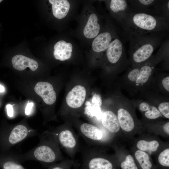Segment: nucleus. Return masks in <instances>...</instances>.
<instances>
[{
  "instance_id": "obj_1",
  "label": "nucleus",
  "mask_w": 169,
  "mask_h": 169,
  "mask_svg": "<svg viewBox=\"0 0 169 169\" xmlns=\"http://www.w3.org/2000/svg\"><path fill=\"white\" fill-rule=\"evenodd\" d=\"M39 137V143L33 148L24 153H15L16 156L22 163L27 161H36L48 167L65 159L51 130L44 131Z\"/></svg>"
},
{
  "instance_id": "obj_2",
  "label": "nucleus",
  "mask_w": 169,
  "mask_h": 169,
  "mask_svg": "<svg viewBox=\"0 0 169 169\" xmlns=\"http://www.w3.org/2000/svg\"><path fill=\"white\" fill-rule=\"evenodd\" d=\"M168 50V44L165 43L156 55L138 65L131 67L124 77L125 82L129 88L134 92L145 90L151 82L157 65L166 56Z\"/></svg>"
},
{
  "instance_id": "obj_3",
  "label": "nucleus",
  "mask_w": 169,
  "mask_h": 169,
  "mask_svg": "<svg viewBox=\"0 0 169 169\" xmlns=\"http://www.w3.org/2000/svg\"><path fill=\"white\" fill-rule=\"evenodd\" d=\"M130 42V62L131 67L138 65L148 60L162 39L161 32L141 33L124 32Z\"/></svg>"
},
{
  "instance_id": "obj_4",
  "label": "nucleus",
  "mask_w": 169,
  "mask_h": 169,
  "mask_svg": "<svg viewBox=\"0 0 169 169\" xmlns=\"http://www.w3.org/2000/svg\"><path fill=\"white\" fill-rule=\"evenodd\" d=\"M169 19L144 13H131L122 28L124 32L141 33L161 32L169 29Z\"/></svg>"
},
{
  "instance_id": "obj_5",
  "label": "nucleus",
  "mask_w": 169,
  "mask_h": 169,
  "mask_svg": "<svg viewBox=\"0 0 169 169\" xmlns=\"http://www.w3.org/2000/svg\"><path fill=\"white\" fill-rule=\"evenodd\" d=\"M61 149L70 157L74 159L80 150L79 135L72 127L66 124L50 130Z\"/></svg>"
},
{
  "instance_id": "obj_6",
  "label": "nucleus",
  "mask_w": 169,
  "mask_h": 169,
  "mask_svg": "<svg viewBox=\"0 0 169 169\" xmlns=\"http://www.w3.org/2000/svg\"><path fill=\"white\" fill-rule=\"evenodd\" d=\"M82 169H114L113 163L101 155L95 147L90 146L81 149Z\"/></svg>"
},
{
  "instance_id": "obj_7",
  "label": "nucleus",
  "mask_w": 169,
  "mask_h": 169,
  "mask_svg": "<svg viewBox=\"0 0 169 169\" xmlns=\"http://www.w3.org/2000/svg\"><path fill=\"white\" fill-rule=\"evenodd\" d=\"M106 54L108 61L118 66L120 70L128 64L123 42L117 35L110 44L106 50Z\"/></svg>"
},
{
  "instance_id": "obj_8",
  "label": "nucleus",
  "mask_w": 169,
  "mask_h": 169,
  "mask_svg": "<svg viewBox=\"0 0 169 169\" xmlns=\"http://www.w3.org/2000/svg\"><path fill=\"white\" fill-rule=\"evenodd\" d=\"M74 125L79 135L90 146H95L103 140L104 132L97 126L87 123Z\"/></svg>"
},
{
  "instance_id": "obj_9",
  "label": "nucleus",
  "mask_w": 169,
  "mask_h": 169,
  "mask_svg": "<svg viewBox=\"0 0 169 169\" xmlns=\"http://www.w3.org/2000/svg\"><path fill=\"white\" fill-rule=\"evenodd\" d=\"M110 8L115 15L116 18L122 27L129 15L133 11L128 2L125 0L110 1Z\"/></svg>"
},
{
  "instance_id": "obj_10",
  "label": "nucleus",
  "mask_w": 169,
  "mask_h": 169,
  "mask_svg": "<svg viewBox=\"0 0 169 169\" xmlns=\"http://www.w3.org/2000/svg\"><path fill=\"white\" fill-rule=\"evenodd\" d=\"M85 88L81 85H77L73 87L68 93L66 98L68 105L72 109H77L84 103L86 96Z\"/></svg>"
},
{
  "instance_id": "obj_11",
  "label": "nucleus",
  "mask_w": 169,
  "mask_h": 169,
  "mask_svg": "<svg viewBox=\"0 0 169 169\" xmlns=\"http://www.w3.org/2000/svg\"><path fill=\"white\" fill-rule=\"evenodd\" d=\"M34 90L46 104L51 105L55 101L56 93L52 85L50 83L46 82H38L35 85Z\"/></svg>"
},
{
  "instance_id": "obj_12",
  "label": "nucleus",
  "mask_w": 169,
  "mask_h": 169,
  "mask_svg": "<svg viewBox=\"0 0 169 169\" xmlns=\"http://www.w3.org/2000/svg\"><path fill=\"white\" fill-rule=\"evenodd\" d=\"M128 1L133 13H144L155 15L158 1L139 0Z\"/></svg>"
},
{
  "instance_id": "obj_13",
  "label": "nucleus",
  "mask_w": 169,
  "mask_h": 169,
  "mask_svg": "<svg viewBox=\"0 0 169 169\" xmlns=\"http://www.w3.org/2000/svg\"><path fill=\"white\" fill-rule=\"evenodd\" d=\"M92 104L86 102L84 113L86 116L91 119L100 120L103 112L101 109L102 102L99 95H94L92 98Z\"/></svg>"
},
{
  "instance_id": "obj_14",
  "label": "nucleus",
  "mask_w": 169,
  "mask_h": 169,
  "mask_svg": "<svg viewBox=\"0 0 169 169\" xmlns=\"http://www.w3.org/2000/svg\"><path fill=\"white\" fill-rule=\"evenodd\" d=\"M100 121L103 127L111 133H116L120 129L117 115L111 110H108L103 112Z\"/></svg>"
},
{
  "instance_id": "obj_15",
  "label": "nucleus",
  "mask_w": 169,
  "mask_h": 169,
  "mask_svg": "<svg viewBox=\"0 0 169 169\" xmlns=\"http://www.w3.org/2000/svg\"><path fill=\"white\" fill-rule=\"evenodd\" d=\"M112 33L108 31L103 32L96 36L92 43L93 51L101 53L106 50L113 39Z\"/></svg>"
},
{
  "instance_id": "obj_16",
  "label": "nucleus",
  "mask_w": 169,
  "mask_h": 169,
  "mask_svg": "<svg viewBox=\"0 0 169 169\" xmlns=\"http://www.w3.org/2000/svg\"><path fill=\"white\" fill-rule=\"evenodd\" d=\"M116 115L120 126L123 131L129 132L134 129L135 126L134 120L128 110L123 107H120L117 110Z\"/></svg>"
},
{
  "instance_id": "obj_17",
  "label": "nucleus",
  "mask_w": 169,
  "mask_h": 169,
  "mask_svg": "<svg viewBox=\"0 0 169 169\" xmlns=\"http://www.w3.org/2000/svg\"><path fill=\"white\" fill-rule=\"evenodd\" d=\"M72 49L71 43L64 40L59 41L54 45V56L56 59L60 61L68 60L71 56Z\"/></svg>"
},
{
  "instance_id": "obj_18",
  "label": "nucleus",
  "mask_w": 169,
  "mask_h": 169,
  "mask_svg": "<svg viewBox=\"0 0 169 169\" xmlns=\"http://www.w3.org/2000/svg\"><path fill=\"white\" fill-rule=\"evenodd\" d=\"M12 62L14 68L19 71L23 70L28 67L31 70L34 71L38 69V66L36 61L21 54L13 56Z\"/></svg>"
},
{
  "instance_id": "obj_19",
  "label": "nucleus",
  "mask_w": 169,
  "mask_h": 169,
  "mask_svg": "<svg viewBox=\"0 0 169 169\" xmlns=\"http://www.w3.org/2000/svg\"><path fill=\"white\" fill-rule=\"evenodd\" d=\"M98 21V18L96 14L94 13L91 14L83 30L84 34L86 38H93L99 34L100 26Z\"/></svg>"
},
{
  "instance_id": "obj_20",
  "label": "nucleus",
  "mask_w": 169,
  "mask_h": 169,
  "mask_svg": "<svg viewBox=\"0 0 169 169\" xmlns=\"http://www.w3.org/2000/svg\"><path fill=\"white\" fill-rule=\"evenodd\" d=\"M49 2L52 4L53 14L55 18L61 19L67 15L70 7L68 0H49Z\"/></svg>"
},
{
  "instance_id": "obj_21",
  "label": "nucleus",
  "mask_w": 169,
  "mask_h": 169,
  "mask_svg": "<svg viewBox=\"0 0 169 169\" xmlns=\"http://www.w3.org/2000/svg\"><path fill=\"white\" fill-rule=\"evenodd\" d=\"M139 102V109L140 111L144 113L146 118L154 120L161 116V114L156 107L151 104L149 102L143 100Z\"/></svg>"
},
{
  "instance_id": "obj_22",
  "label": "nucleus",
  "mask_w": 169,
  "mask_h": 169,
  "mask_svg": "<svg viewBox=\"0 0 169 169\" xmlns=\"http://www.w3.org/2000/svg\"><path fill=\"white\" fill-rule=\"evenodd\" d=\"M0 167L2 169H27L16 157L14 152L0 159Z\"/></svg>"
},
{
  "instance_id": "obj_23",
  "label": "nucleus",
  "mask_w": 169,
  "mask_h": 169,
  "mask_svg": "<svg viewBox=\"0 0 169 169\" xmlns=\"http://www.w3.org/2000/svg\"><path fill=\"white\" fill-rule=\"evenodd\" d=\"M79 165L77 161L65 159L49 166L47 169H78Z\"/></svg>"
},
{
  "instance_id": "obj_24",
  "label": "nucleus",
  "mask_w": 169,
  "mask_h": 169,
  "mask_svg": "<svg viewBox=\"0 0 169 169\" xmlns=\"http://www.w3.org/2000/svg\"><path fill=\"white\" fill-rule=\"evenodd\" d=\"M135 156L142 169H151L152 164L148 155L145 151L140 150L135 152Z\"/></svg>"
},
{
  "instance_id": "obj_25",
  "label": "nucleus",
  "mask_w": 169,
  "mask_h": 169,
  "mask_svg": "<svg viewBox=\"0 0 169 169\" xmlns=\"http://www.w3.org/2000/svg\"><path fill=\"white\" fill-rule=\"evenodd\" d=\"M159 146L158 142L156 140L147 141L144 140H140L137 144V148L140 150L143 151H156L157 150Z\"/></svg>"
},
{
  "instance_id": "obj_26",
  "label": "nucleus",
  "mask_w": 169,
  "mask_h": 169,
  "mask_svg": "<svg viewBox=\"0 0 169 169\" xmlns=\"http://www.w3.org/2000/svg\"><path fill=\"white\" fill-rule=\"evenodd\" d=\"M122 169H138L132 156L129 155L126 156L125 160L120 165Z\"/></svg>"
},
{
  "instance_id": "obj_27",
  "label": "nucleus",
  "mask_w": 169,
  "mask_h": 169,
  "mask_svg": "<svg viewBox=\"0 0 169 169\" xmlns=\"http://www.w3.org/2000/svg\"><path fill=\"white\" fill-rule=\"evenodd\" d=\"M158 161L159 163L165 167L169 166V148H167L162 151L159 155Z\"/></svg>"
},
{
  "instance_id": "obj_28",
  "label": "nucleus",
  "mask_w": 169,
  "mask_h": 169,
  "mask_svg": "<svg viewBox=\"0 0 169 169\" xmlns=\"http://www.w3.org/2000/svg\"><path fill=\"white\" fill-rule=\"evenodd\" d=\"M158 110L165 117L169 118V102L168 101H163L159 103L156 107Z\"/></svg>"
},
{
  "instance_id": "obj_29",
  "label": "nucleus",
  "mask_w": 169,
  "mask_h": 169,
  "mask_svg": "<svg viewBox=\"0 0 169 169\" xmlns=\"http://www.w3.org/2000/svg\"><path fill=\"white\" fill-rule=\"evenodd\" d=\"M161 84L163 89L167 93L169 92V76L168 75L163 77L161 81Z\"/></svg>"
},
{
  "instance_id": "obj_30",
  "label": "nucleus",
  "mask_w": 169,
  "mask_h": 169,
  "mask_svg": "<svg viewBox=\"0 0 169 169\" xmlns=\"http://www.w3.org/2000/svg\"><path fill=\"white\" fill-rule=\"evenodd\" d=\"M33 103L32 102L28 103L27 104L25 109V113L26 115H28L32 112Z\"/></svg>"
},
{
  "instance_id": "obj_31",
  "label": "nucleus",
  "mask_w": 169,
  "mask_h": 169,
  "mask_svg": "<svg viewBox=\"0 0 169 169\" xmlns=\"http://www.w3.org/2000/svg\"><path fill=\"white\" fill-rule=\"evenodd\" d=\"M7 113L9 117H13V106L10 104H8L6 105Z\"/></svg>"
},
{
  "instance_id": "obj_32",
  "label": "nucleus",
  "mask_w": 169,
  "mask_h": 169,
  "mask_svg": "<svg viewBox=\"0 0 169 169\" xmlns=\"http://www.w3.org/2000/svg\"><path fill=\"white\" fill-rule=\"evenodd\" d=\"M163 129L167 134L169 135V122L166 123L163 126Z\"/></svg>"
},
{
  "instance_id": "obj_33",
  "label": "nucleus",
  "mask_w": 169,
  "mask_h": 169,
  "mask_svg": "<svg viewBox=\"0 0 169 169\" xmlns=\"http://www.w3.org/2000/svg\"><path fill=\"white\" fill-rule=\"evenodd\" d=\"M5 90L3 86L0 84V92H2L4 91Z\"/></svg>"
},
{
  "instance_id": "obj_34",
  "label": "nucleus",
  "mask_w": 169,
  "mask_h": 169,
  "mask_svg": "<svg viewBox=\"0 0 169 169\" xmlns=\"http://www.w3.org/2000/svg\"><path fill=\"white\" fill-rule=\"evenodd\" d=\"M3 0H0V3Z\"/></svg>"
}]
</instances>
